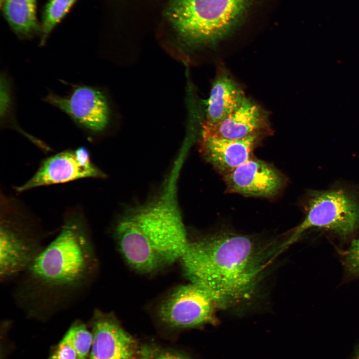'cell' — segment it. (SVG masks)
<instances>
[{"instance_id": "6", "label": "cell", "mask_w": 359, "mask_h": 359, "mask_svg": "<svg viewBox=\"0 0 359 359\" xmlns=\"http://www.w3.org/2000/svg\"><path fill=\"white\" fill-rule=\"evenodd\" d=\"M359 227V202L354 195L339 189L312 191L308 198L304 220L280 245L281 252L310 228H324L346 236Z\"/></svg>"}, {"instance_id": "9", "label": "cell", "mask_w": 359, "mask_h": 359, "mask_svg": "<svg viewBox=\"0 0 359 359\" xmlns=\"http://www.w3.org/2000/svg\"><path fill=\"white\" fill-rule=\"evenodd\" d=\"M90 324L93 341L88 359H139L142 343L112 313L95 309Z\"/></svg>"}, {"instance_id": "2", "label": "cell", "mask_w": 359, "mask_h": 359, "mask_svg": "<svg viewBox=\"0 0 359 359\" xmlns=\"http://www.w3.org/2000/svg\"><path fill=\"white\" fill-rule=\"evenodd\" d=\"M277 252L271 244H260L251 237L219 232L188 240L180 259L190 282L225 308L251 299Z\"/></svg>"}, {"instance_id": "4", "label": "cell", "mask_w": 359, "mask_h": 359, "mask_svg": "<svg viewBox=\"0 0 359 359\" xmlns=\"http://www.w3.org/2000/svg\"><path fill=\"white\" fill-rule=\"evenodd\" d=\"M39 223L14 197L0 195V280L17 278L45 245Z\"/></svg>"}, {"instance_id": "21", "label": "cell", "mask_w": 359, "mask_h": 359, "mask_svg": "<svg viewBox=\"0 0 359 359\" xmlns=\"http://www.w3.org/2000/svg\"><path fill=\"white\" fill-rule=\"evenodd\" d=\"M344 263L349 273L359 276V236L353 240L346 251Z\"/></svg>"}, {"instance_id": "15", "label": "cell", "mask_w": 359, "mask_h": 359, "mask_svg": "<svg viewBox=\"0 0 359 359\" xmlns=\"http://www.w3.org/2000/svg\"><path fill=\"white\" fill-rule=\"evenodd\" d=\"M244 92L230 77L219 76L212 86L205 122L215 124L235 111L246 99Z\"/></svg>"}, {"instance_id": "14", "label": "cell", "mask_w": 359, "mask_h": 359, "mask_svg": "<svg viewBox=\"0 0 359 359\" xmlns=\"http://www.w3.org/2000/svg\"><path fill=\"white\" fill-rule=\"evenodd\" d=\"M259 136L253 135L240 140L202 136L201 149L207 161L224 175L252 158Z\"/></svg>"}, {"instance_id": "17", "label": "cell", "mask_w": 359, "mask_h": 359, "mask_svg": "<svg viewBox=\"0 0 359 359\" xmlns=\"http://www.w3.org/2000/svg\"><path fill=\"white\" fill-rule=\"evenodd\" d=\"M76 0H49L43 12L41 26V44L44 43L47 36L65 16Z\"/></svg>"}, {"instance_id": "12", "label": "cell", "mask_w": 359, "mask_h": 359, "mask_svg": "<svg viewBox=\"0 0 359 359\" xmlns=\"http://www.w3.org/2000/svg\"><path fill=\"white\" fill-rule=\"evenodd\" d=\"M114 235L124 259L137 271L148 273L164 265L146 235L129 216L117 224Z\"/></svg>"}, {"instance_id": "16", "label": "cell", "mask_w": 359, "mask_h": 359, "mask_svg": "<svg viewBox=\"0 0 359 359\" xmlns=\"http://www.w3.org/2000/svg\"><path fill=\"white\" fill-rule=\"evenodd\" d=\"M1 9L12 30L21 38H30L39 27L36 0H1Z\"/></svg>"}, {"instance_id": "7", "label": "cell", "mask_w": 359, "mask_h": 359, "mask_svg": "<svg viewBox=\"0 0 359 359\" xmlns=\"http://www.w3.org/2000/svg\"><path fill=\"white\" fill-rule=\"evenodd\" d=\"M217 308L205 289L190 282L176 288L162 301L157 320L165 336L175 337L182 331L215 323Z\"/></svg>"}, {"instance_id": "3", "label": "cell", "mask_w": 359, "mask_h": 359, "mask_svg": "<svg viewBox=\"0 0 359 359\" xmlns=\"http://www.w3.org/2000/svg\"><path fill=\"white\" fill-rule=\"evenodd\" d=\"M253 0H169L166 16L188 42L219 39L243 21Z\"/></svg>"}, {"instance_id": "5", "label": "cell", "mask_w": 359, "mask_h": 359, "mask_svg": "<svg viewBox=\"0 0 359 359\" xmlns=\"http://www.w3.org/2000/svg\"><path fill=\"white\" fill-rule=\"evenodd\" d=\"M129 217L146 235L164 265L180 259L189 240L172 186Z\"/></svg>"}, {"instance_id": "19", "label": "cell", "mask_w": 359, "mask_h": 359, "mask_svg": "<svg viewBox=\"0 0 359 359\" xmlns=\"http://www.w3.org/2000/svg\"><path fill=\"white\" fill-rule=\"evenodd\" d=\"M139 359H195L187 352L152 342L142 343Z\"/></svg>"}, {"instance_id": "23", "label": "cell", "mask_w": 359, "mask_h": 359, "mask_svg": "<svg viewBox=\"0 0 359 359\" xmlns=\"http://www.w3.org/2000/svg\"><path fill=\"white\" fill-rule=\"evenodd\" d=\"M354 359H359V348L357 350Z\"/></svg>"}, {"instance_id": "10", "label": "cell", "mask_w": 359, "mask_h": 359, "mask_svg": "<svg viewBox=\"0 0 359 359\" xmlns=\"http://www.w3.org/2000/svg\"><path fill=\"white\" fill-rule=\"evenodd\" d=\"M106 175L93 163L85 164L75 150H67L44 159L35 174L25 182L15 187L18 192L34 188L62 183L84 178H105Z\"/></svg>"}, {"instance_id": "13", "label": "cell", "mask_w": 359, "mask_h": 359, "mask_svg": "<svg viewBox=\"0 0 359 359\" xmlns=\"http://www.w3.org/2000/svg\"><path fill=\"white\" fill-rule=\"evenodd\" d=\"M266 122L259 107L247 98L233 112L215 124L204 122L202 136L240 140L260 132Z\"/></svg>"}, {"instance_id": "8", "label": "cell", "mask_w": 359, "mask_h": 359, "mask_svg": "<svg viewBox=\"0 0 359 359\" xmlns=\"http://www.w3.org/2000/svg\"><path fill=\"white\" fill-rule=\"evenodd\" d=\"M44 100L66 113L90 133L102 132L109 123L110 110L107 98L96 88L77 85L67 95L49 93Z\"/></svg>"}, {"instance_id": "18", "label": "cell", "mask_w": 359, "mask_h": 359, "mask_svg": "<svg viewBox=\"0 0 359 359\" xmlns=\"http://www.w3.org/2000/svg\"><path fill=\"white\" fill-rule=\"evenodd\" d=\"M74 349L77 359H87L91 348L93 336L86 325L80 321L74 322L63 338Z\"/></svg>"}, {"instance_id": "20", "label": "cell", "mask_w": 359, "mask_h": 359, "mask_svg": "<svg viewBox=\"0 0 359 359\" xmlns=\"http://www.w3.org/2000/svg\"><path fill=\"white\" fill-rule=\"evenodd\" d=\"M11 87L7 76L1 73L0 80V116L1 121L8 117L11 106Z\"/></svg>"}, {"instance_id": "1", "label": "cell", "mask_w": 359, "mask_h": 359, "mask_svg": "<svg viewBox=\"0 0 359 359\" xmlns=\"http://www.w3.org/2000/svg\"><path fill=\"white\" fill-rule=\"evenodd\" d=\"M99 261L84 213L67 211L58 234L17 278L16 304L29 316L48 317L72 306L92 287Z\"/></svg>"}, {"instance_id": "22", "label": "cell", "mask_w": 359, "mask_h": 359, "mask_svg": "<svg viewBox=\"0 0 359 359\" xmlns=\"http://www.w3.org/2000/svg\"><path fill=\"white\" fill-rule=\"evenodd\" d=\"M49 359H77V355L73 347L62 339Z\"/></svg>"}, {"instance_id": "11", "label": "cell", "mask_w": 359, "mask_h": 359, "mask_svg": "<svg viewBox=\"0 0 359 359\" xmlns=\"http://www.w3.org/2000/svg\"><path fill=\"white\" fill-rule=\"evenodd\" d=\"M227 191L247 196L271 197L283 187L285 179L271 165L253 158L223 175Z\"/></svg>"}]
</instances>
